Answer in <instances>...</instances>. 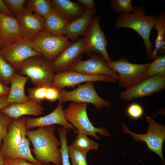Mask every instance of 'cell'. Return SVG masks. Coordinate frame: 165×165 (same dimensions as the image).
<instances>
[{
    "mask_svg": "<svg viewBox=\"0 0 165 165\" xmlns=\"http://www.w3.org/2000/svg\"><path fill=\"white\" fill-rule=\"evenodd\" d=\"M15 16L20 25L22 38L32 40L38 32L44 31L43 18L25 7Z\"/></svg>",
    "mask_w": 165,
    "mask_h": 165,
    "instance_id": "obj_16",
    "label": "cell"
},
{
    "mask_svg": "<svg viewBox=\"0 0 165 165\" xmlns=\"http://www.w3.org/2000/svg\"><path fill=\"white\" fill-rule=\"evenodd\" d=\"M9 9L15 15L25 5L27 0H3Z\"/></svg>",
    "mask_w": 165,
    "mask_h": 165,
    "instance_id": "obj_35",
    "label": "cell"
},
{
    "mask_svg": "<svg viewBox=\"0 0 165 165\" xmlns=\"http://www.w3.org/2000/svg\"><path fill=\"white\" fill-rule=\"evenodd\" d=\"M1 148H0V152L1 150Z\"/></svg>",
    "mask_w": 165,
    "mask_h": 165,
    "instance_id": "obj_45",
    "label": "cell"
},
{
    "mask_svg": "<svg viewBox=\"0 0 165 165\" xmlns=\"http://www.w3.org/2000/svg\"><path fill=\"white\" fill-rule=\"evenodd\" d=\"M5 165H44L42 164H36L28 162L24 159L16 158L9 159H4ZM52 165H55L53 164Z\"/></svg>",
    "mask_w": 165,
    "mask_h": 165,
    "instance_id": "obj_38",
    "label": "cell"
},
{
    "mask_svg": "<svg viewBox=\"0 0 165 165\" xmlns=\"http://www.w3.org/2000/svg\"><path fill=\"white\" fill-rule=\"evenodd\" d=\"M16 72L27 76L35 86H50L56 74L52 68L51 61L41 55L26 60Z\"/></svg>",
    "mask_w": 165,
    "mask_h": 165,
    "instance_id": "obj_3",
    "label": "cell"
},
{
    "mask_svg": "<svg viewBox=\"0 0 165 165\" xmlns=\"http://www.w3.org/2000/svg\"><path fill=\"white\" fill-rule=\"evenodd\" d=\"M165 88V77H149L119 94L120 99L129 101L159 92Z\"/></svg>",
    "mask_w": 165,
    "mask_h": 165,
    "instance_id": "obj_11",
    "label": "cell"
},
{
    "mask_svg": "<svg viewBox=\"0 0 165 165\" xmlns=\"http://www.w3.org/2000/svg\"><path fill=\"white\" fill-rule=\"evenodd\" d=\"M7 96H3L0 97V111L10 105L7 101Z\"/></svg>",
    "mask_w": 165,
    "mask_h": 165,
    "instance_id": "obj_42",
    "label": "cell"
},
{
    "mask_svg": "<svg viewBox=\"0 0 165 165\" xmlns=\"http://www.w3.org/2000/svg\"><path fill=\"white\" fill-rule=\"evenodd\" d=\"M146 119L149 124L146 134H139L133 132L123 123H122V132L130 135L135 142H145L149 149L160 157L164 164L163 145L165 140V126L156 122L153 117L148 116Z\"/></svg>",
    "mask_w": 165,
    "mask_h": 165,
    "instance_id": "obj_6",
    "label": "cell"
},
{
    "mask_svg": "<svg viewBox=\"0 0 165 165\" xmlns=\"http://www.w3.org/2000/svg\"><path fill=\"white\" fill-rule=\"evenodd\" d=\"M78 2L85 6L86 9H94L95 4L94 0H78Z\"/></svg>",
    "mask_w": 165,
    "mask_h": 165,
    "instance_id": "obj_39",
    "label": "cell"
},
{
    "mask_svg": "<svg viewBox=\"0 0 165 165\" xmlns=\"http://www.w3.org/2000/svg\"><path fill=\"white\" fill-rule=\"evenodd\" d=\"M26 136L25 134L23 135L20 143L16 148L13 158H20L33 163L41 164L32 155L29 148L28 141Z\"/></svg>",
    "mask_w": 165,
    "mask_h": 165,
    "instance_id": "obj_27",
    "label": "cell"
},
{
    "mask_svg": "<svg viewBox=\"0 0 165 165\" xmlns=\"http://www.w3.org/2000/svg\"><path fill=\"white\" fill-rule=\"evenodd\" d=\"M117 81L115 78L108 76L89 75L67 70L56 73L50 86L61 90L65 87H73L83 82L100 81L114 83Z\"/></svg>",
    "mask_w": 165,
    "mask_h": 165,
    "instance_id": "obj_12",
    "label": "cell"
},
{
    "mask_svg": "<svg viewBox=\"0 0 165 165\" xmlns=\"http://www.w3.org/2000/svg\"><path fill=\"white\" fill-rule=\"evenodd\" d=\"M101 18L100 16L93 18L88 30L83 36L85 43L84 53L88 55L93 52L98 53L107 62L113 60L107 52L108 41L100 27L99 22Z\"/></svg>",
    "mask_w": 165,
    "mask_h": 165,
    "instance_id": "obj_10",
    "label": "cell"
},
{
    "mask_svg": "<svg viewBox=\"0 0 165 165\" xmlns=\"http://www.w3.org/2000/svg\"><path fill=\"white\" fill-rule=\"evenodd\" d=\"M28 78L23 76L16 72L13 75L11 81V86L7 101L11 104L14 103H21L30 100L25 93L24 87Z\"/></svg>",
    "mask_w": 165,
    "mask_h": 165,
    "instance_id": "obj_21",
    "label": "cell"
},
{
    "mask_svg": "<svg viewBox=\"0 0 165 165\" xmlns=\"http://www.w3.org/2000/svg\"><path fill=\"white\" fill-rule=\"evenodd\" d=\"M44 108L38 103L33 101L24 103H14L0 111L13 119H16L25 115L38 116L42 114Z\"/></svg>",
    "mask_w": 165,
    "mask_h": 165,
    "instance_id": "obj_19",
    "label": "cell"
},
{
    "mask_svg": "<svg viewBox=\"0 0 165 165\" xmlns=\"http://www.w3.org/2000/svg\"><path fill=\"white\" fill-rule=\"evenodd\" d=\"M58 101L61 103L72 101L90 103L94 105L97 109L109 108L111 105L110 101L102 99L97 94L93 82H86L71 91H67L64 89L60 90Z\"/></svg>",
    "mask_w": 165,
    "mask_h": 165,
    "instance_id": "obj_8",
    "label": "cell"
},
{
    "mask_svg": "<svg viewBox=\"0 0 165 165\" xmlns=\"http://www.w3.org/2000/svg\"><path fill=\"white\" fill-rule=\"evenodd\" d=\"M16 72L0 55V82L6 86L10 84L12 77Z\"/></svg>",
    "mask_w": 165,
    "mask_h": 165,
    "instance_id": "obj_30",
    "label": "cell"
},
{
    "mask_svg": "<svg viewBox=\"0 0 165 165\" xmlns=\"http://www.w3.org/2000/svg\"><path fill=\"white\" fill-rule=\"evenodd\" d=\"M148 77L160 76L165 77V53H164L150 63L147 71Z\"/></svg>",
    "mask_w": 165,
    "mask_h": 165,
    "instance_id": "obj_28",
    "label": "cell"
},
{
    "mask_svg": "<svg viewBox=\"0 0 165 165\" xmlns=\"http://www.w3.org/2000/svg\"><path fill=\"white\" fill-rule=\"evenodd\" d=\"M110 3L112 10L116 13L123 14L135 11V6H133L131 0H111Z\"/></svg>",
    "mask_w": 165,
    "mask_h": 165,
    "instance_id": "obj_31",
    "label": "cell"
},
{
    "mask_svg": "<svg viewBox=\"0 0 165 165\" xmlns=\"http://www.w3.org/2000/svg\"><path fill=\"white\" fill-rule=\"evenodd\" d=\"M72 146L76 149L87 153L90 150H97L99 144L90 140L87 135L78 133Z\"/></svg>",
    "mask_w": 165,
    "mask_h": 165,
    "instance_id": "obj_26",
    "label": "cell"
},
{
    "mask_svg": "<svg viewBox=\"0 0 165 165\" xmlns=\"http://www.w3.org/2000/svg\"><path fill=\"white\" fill-rule=\"evenodd\" d=\"M60 90L50 86L48 87L46 95L45 100L54 102L59 99Z\"/></svg>",
    "mask_w": 165,
    "mask_h": 165,
    "instance_id": "obj_37",
    "label": "cell"
},
{
    "mask_svg": "<svg viewBox=\"0 0 165 165\" xmlns=\"http://www.w3.org/2000/svg\"><path fill=\"white\" fill-rule=\"evenodd\" d=\"M51 6L53 11L69 22L84 12L79 4L69 0H51Z\"/></svg>",
    "mask_w": 165,
    "mask_h": 165,
    "instance_id": "obj_22",
    "label": "cell"
},
{
    "mask_svg": "<svg viewBox=\"0 0 165 165\" xmlns=\"http://www.w3.org/2000/svg\"><path fill=\"white\" fill-rule=\"evenodd\" d=\"M57 128L53 125L26 131V136L33 145L35 159L42 164L48 165L51 162L55 165H62L59 150L61 143L54 134Z\"/></svg>",
    "mask_w": 165,
    "mask_h": 165,
    "instance_id": "obj_1",
    "label": "cell"
},
{
    "mask_svg": "<svg viewBox=\"0 0 165 165\" xmlns=\"http://www.w3.org/2000/svg\"><path fill=\"white\" fill-rule=\"evenodd\" d=\"M0 13H1L0 12Z\"/></svg>",
    "mask_w": 165,
    "mask_h": 165,
    "instance_id": "obj_46",
    "label": "cell"
},
{
    "mask_svg": "<svg viewBox=\"0 0 165 165\" xmlns=\"http://www.w3.org/2000/svg\"><path fill=\"white\" fill-rule=\"evenodd\" d=\"M0 165H5L4 163L3 154L1 149L0 152Z\"/></svg>",
    "mask_w": 165,
    "mask_h": 165,
    "instance_id": "obj_43",
    "label": "cell"
},
{
    "mask_svg": "<svg viewBox=\"0 0 165 165\" xmlns=\"http://www.w3.org/2000/svg\"><path fill=\"white\" fill-rule=\"evenodd\" d=\"M9 90L10 87L0 82V97L3 96H8Z\"/></svg>",
    "mask_w": 165,
    "mask_h": 165,
    "instance_id": "obj_41",
    "label": "cell"
},
{
    "mask_svg": "<svg viewBox=\"0 0 165 165\" xmlns=\"http://www.w3.org/2000/svg\"><path fill=\"white\" fill-rule=\"evenodd\" d=\"M33 49L52 62L71 42L64 36L52 35L43 31L32 39Z\"/></svg>",
    "mask_w": 165,
    "mask_h": 165,
    "instance_id": "obj_7",
    "label": "cell"
},
{
    "mask_svg": "<svg viewBox=\"0 0 165 165\" xmlns=\"http://www.w3.org/2000/svg\"><path fill=\"white\" fill-rule=\"evenodd\" d=\"M62 103L59 102L54 110L49 114L37 118H26L27 130L36 127L59 124L63 128L69 130H73L77 134V130L65 118Z\"/></svg>",
    "mask_w": 165,
    "mask_h": 165,
    "instance_id": "obj_17",
    "label": "cell"
},
{
    "mask_svg": "<svg viewBox=\"0 0 165 165\" xmlns=\"http://www.w3.org/2000/svg\"><path fill=\"white\" fill-rule=\"evenodd\" d=\"M2 48L3 47L0 40V51L2 49Z\"/></svg>",
    "mask_w": 165,
    "mask_h": 165,
    "instance_id": "obj_44",
    "label": "cell"
},
{
    "mask_svg": "<svg viewBox=\"0 0 165 165\" xmlns=\"http://www.w3.org/2000/svg\"><path fill=\"white\" fill-rule=\"evenodd\" d=\"M60 136L61 146L59 148L61 154L62 165H71L69 162L68 146L67 144V134L68 130L63 127L57 128Z\"/></svg>",
    "mask_w": 165,
    "mask_h": 165,
    "instance_id": "obj_29",
    "label": "cell"
},
{
    "mask_svg": "<svg viewBox=\"0 0 165 165\" xmlns=\"http://www.w3.org/2000/svg\"><path fill=\"white\" fill-rule=\"evenodd\" d=\"M44 31L58 36H64L69 22L52 10L43 17Z\"/></svg>",
    "mask_w": 165,
    "mask_h": 165,
    "instance_id": "obj_23",
    "label": "cell"
},
{
    "mask_svg": "<svg viewBox=\"0 0 165 165\" xmlns=\"http://www.w3.org/2000/svg\"><path fill=\"white\" fill-rule=\"evenodd\" d=\"M127 113L132 118L137 119L142 116L143 110L140 105L137 103H133L128 106L127 109Z\"/></svg>",
    "mask_w": 165,
    "mask_h": 165,
    "instance_id": "obj_36",
    "label": "cell"
},
{
    "mask_svg": "<svg viewBox=\"0 0 165 165\" xmlns=\"http://www.w3.org/2000/svg\"><path fill=\"white\" fill-rule=\"evenodd\" d=\"M154 28L157 31L155 46L149 59L154 60L165 53V13L163 12L159 16Z\"/></svg>",
    "mask_w": 165,
    "mask_h": 165,
    "instance_id": "obj_24",
    "label": "cell"
},
{
    "mask_svg": "<svg viewBox=\"0 0 165 165\" xmlns=\"http://www.w3.org/2000/svg\"><path fill=\"white\" fill-rule=\"evenodd\" d=\"M87 105L84 103H71L64 110L65 119L76 129L77 134L90 136L97 140L100 139L97 133L103 136L110 137V134L107 129L101 127H96L91 123L86 112Z\"/></svg>",
    "mask_w": 165,
    "mask_h": 165,
    "instance_id": "obj_4",
    "label": "cell"
},
{
    "mask_svg": "<svg viewBox=\"0 0 165 165\" xmlns=\"http://www.w3.org/2000/svg\"><path fill=\"white\" fill-rule=\"evenodd\" d=\"M95 13V9H86L85 11L78 18L70 22L64 36L69 39L79 35L85 34Z\"/></svg>",
    "mask_w": 165,
    "mask_h": 165,
    "instance_id": "obj_20",
    "label": "cell"
},
{
    "mask_svg": "<svg viewBox=\"0 0 165 165\" xmlns=\"http://www.w3.org/2000/svg\"><path fill=\"white\" fill-rule=\"evenodd\" d=\"M135 6L133 13L120 14L116 21L114 26L117 29L128 28L136 31L143 38V44L146 48V56L149 59L154 47L150 39L152 29L157 22L159 16H146L144 11L139 7Z\"/></svg>",
    "mask_w": 165,
    "mask_h": 165,
    "instance_id": "obj_2",
    "label": "cell"
},
{
    "mask_svg": "<svg viewBox=\"0 0 165 165\" xmlns=\"http://www.w3.org/2000/svg\"><path fill=\"white\" fill-rule=\"evenodd\" d=\"M22 38L20 25L16 17L0 13V40L2 47Z\"/></svg>",
    "mask_w": 165,
    "mask_h": 165,
    "instance_id": "obj_18",
    "label": "cell"
},
{
    "mask_svg": "<svg viewBox=\"0 0 165 165\" xmlns=\"http://www.w3.org/2000/svg\"><path fill=\"white\" fill-rule=\"evenodd\" d=\"M13 119L0 111V148H1L3 141L8 133Z\"/></svg>",
    "mask_w": 165,
    "mask_h": 165,
    "instance_id": "obj_34",
    "label": "cell"
},
{
    "mask_svg": "<svg viewBox=\"0 0 165 165\" xmlns=\"http://www.w3.org/2000/svg\"><path fill=\"white\" fill-rule=\"evenodd\" d=\"M68 70L76 71L89 75H106L118 80V74L106 64L102 57L94 55L85 61L77 62Z\"/></svg>",
    "mask_w": 165,
    "mask_h": 165,
    "instance_id": "obj_15",
    "label": "cell"
},
{
    "mask_svg": "<svg viewBox=\"0 0 165 165\" xmlns=\"http://www.w3.org/2000/svg\"><path fill=\"white\" fill-rule=\"evenodd\" d=\"M26 117L13 119L3 141L1 149L4 159L13 158L16 148L26 130Z\"/></svg>",
    "mask_w": 165,
    "mask_h": 165,
    "instance_id": "obj_14",
    "label": "cell"
},
{
    "mask_svg": "<svg viewBox=\"0 0 165 165\" xmlns=\"http://www.w3.org/2000/svg\"><path fill=\"white\" fill-rule=\"evenodd\" d=\"M0 55L16 71L26 60L41 54L33 49L31 39L22 38L2 48Z\"/></svg>",
    "mask_w": 165,
    "mask_h": 165,
    "instance_id": "obj_9",
    "label": "cell"
},
{
    "mask_svg": "<svg viewBox=\"0 0 165 165\" xmlns=\"http://www.w3.org/2000/svg\"><path fill=\"white\" fill-rule=\"evenodd\" d=\"M68 149L72 165H88L86 159L87 153L76 149L72 145L68 146Z\"/></svg>",
    "mask_w": 165,
    "mask_h": 165,
    "instance_id": "obj_32",
    "label": "cell"
},
{
    "mask_svg": "<svg viewBox=\"0 0 165 165\" xmlns=\"http://www.w3.org/2000/svg\"><path fill=\"white\" fill-rule=\"evenodd\" d=\"M85 47L84 37L71 43L51 62L53 71L57 73L68 70L81 60Z\"/></svg>",
    "mask_w": 165,
    "mask_h": 165,
    "instance_id": "obj_13",
    "label": "cell"
},
{
    "mask_svg": "<svg viewBox=\"0 0 165 165\" xmlns=\"http://www.w3.org/2000/svg\"><path fill=\"white\" fill-rule=\"evenodd\" d=\"M25 5V7L43 18L52 10L50 0H28Z\"/></svg>",
    "mask_w": 165,
    "mask_h": 165,
    "instance_id": "obj_25",
    "label": "cell"
},
{
    "mask_svg": "<svg viewBox=\"0 0 165 165\" xmlns=\"http://www.w3.org/2000/svg\"><path fill=\"white\" fill-rule=\"evenodd\" d=\"M49 86H35L28 89V97L30 100L40 103L45 100L48 87Z\"/></svg>",
    "mask_w": 165,
    "mask_h": 165,
    "instance_id": "obj_33",
    "label": "cell"
},
{
    "mask_svg": "<svg viewBox=\"0 0 165 165\" xmlns=\"http://www.w3.org/2000/svg\"><path fill=\"white\" fill-rule=\"evenodd\" d=\"M106 65L119 76L118 85L127 89L148 77L147 71L150 63L136 64L131 63L125 57L106 62Z\"/></svg>",
    "mask_w": 165,
    "mask_h": 165,
    "instance_id": "obj_5",
    "label": "cell"
},
{
    "mask_svg": "<svg viewBox=\"0 0 165 165\" xmlns=\"http://www.w3.org/2000/svg\"><path fill=\"white\" fill-rule=\"evenodd\" d=\"M0 12L3 14L14 16H15L8 8L3 0H0Z\"/></svg>",
    "mask_w": 165,
    "mask_h": 165,
    "instance_id": "obj_40",
    "label": "cell"
}]
</instances>
